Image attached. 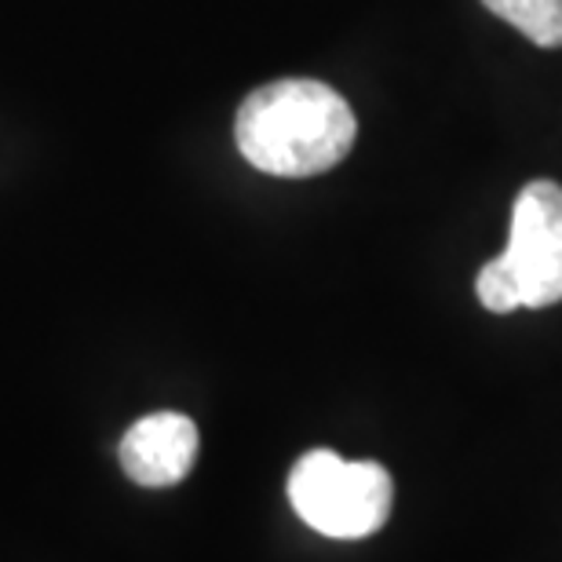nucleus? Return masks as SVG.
<instances>
[{
  "label": "nucleus",
  "mask_w": 562,
  "mask_h": 562,
  "mask_svg": "<svg viewBox=\"0 0 562 562\" xmlns=\"http://www.w3.org/2000/svg\"><path fill=\"white\" fill-rule=\"evenodd\" d=\"M198 424L183 413H150L121 438V468L146 490H168L190 475L198 460Z\"/></svg>",
  "instance_id": "20e7f679"
},
{
  "label": "nucleus",
  "mask_w": 562,
  "mask_h": 562,
  "mask_svg": "<svg viewBox=\"0 0 562 562\" xmlns=\"http://www.w3.org/2000/svg\"><path fill=\"white\" fill-rule=\"evenodd\" d=\"M537 48H562V0H482Z\"/></svg>",
  "instance_id": "39448f33"
},
{
  "label": "nucleus",
  "mask_w": 562,
  "mask_h": 562,
  "mask_svg": "<svg viewBox=\"0 0 562 562\" xmlns=\"http://www.w3.org/2000/svg\"><path fill=\"white\" fill-rule=\"evenodd\" d=\"M475 296L493 314L562 303V187L555 179H533L519 190L508 249L479 271Z\"/></svg>",
  "instance_id": "f03ea898"
},
{
  "label": "nucleus",
  "mask_w": 562,
  "mask_h": 562,
  "mask_svg": "<svg viewBox=\"0 0 562 562\" xmlns=\"http://www.w3.org/2000/svg\"><path fill=\"white\" fill-rule=\"evenodd\" d=\"M289 501L314 533L358 541L384 530L395 482L376 460H344L333 449H311L289 471Z\"/></svg>",
  "instance_id": "7ed1b4c3"
},
{
  "label": "nucleus",
  "mask_w": 562,
  "mask_h": 562,
  "mask_svg": "<svg viewBox=\"0 0 562 562\" xmlns=\"http://www.w3.org/2000/svg\"><path fill=\"white\" fill-rule=\"evenodd\" d=\"M234 139L260 172L307 179L329 172L351 154L358 117L333 85L285 77L245 95L234 114Z\"/></svg>",
  "instance_id": "f257e3e1"
}]
</instances>
